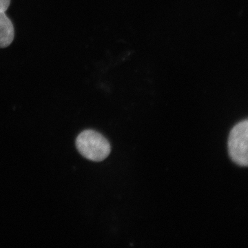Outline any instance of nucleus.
<instances>
[{
  "mask_svg": "<svg viewBox=\"0 0 248 248\" xmlns=\"http://www.w3.org/2000/svg\"><path fill=\"white\" fill-rule=\"evenodd\" d=\"M11 0H0V48L11 45L15 37L14 25L6 14Z\"/></svg>",
  "mask_w": 248,
  "mask_h": 248,
  "instance_id": "obj_3",
  "label": "nucleus"
},
{
  "mask_svg": "<svg viewBox=\"0 0 248 248\" xmlns=\"http://www.w3.org/2000/svg\"><path fill=\"white\" fill-rule=\"evenodd\" d=\"M76 146L84 157L96 162L107 159L111 152L107 139L93 130L81 132L76 139Z\"/></svg>",
  "mask_w": 248,
  "mask_h": 248,
  "instance_id": "obj_1",
  "label": "nucleus"
},
{
  "mask_svg": "<svg viewBox=\"0 0 248 248\" xmlns=\"http://www.w3.org/2000/svg\"><path fill=\"white\" fill-rule=\"evenodd\" d=\"M248 120L233 127L228 138V153L232 161L242 167L248 165Z\"/></svg>",
  "mask_w": 248,
  "mask_h": 248,
  "instance_id": "obj_2",
  "label": "nucleus"
}]
</instances>
